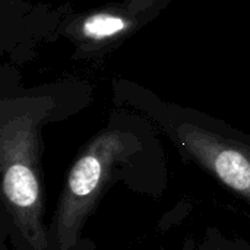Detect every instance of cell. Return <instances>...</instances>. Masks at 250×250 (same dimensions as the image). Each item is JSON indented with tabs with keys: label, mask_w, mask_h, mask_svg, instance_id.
<instances>
[{
	"label": "cell",
	"mask_w": 250,
	"mask_h": 250,
	"mask_svg": "<svg viewBox=\"0 0 250 250\" xmlns=\"http://www.w3.org/2000/svg\"><path fill=\"white\" fill-rule=\"evenodd\" d=\"M42 113L35 108L12 107H3L1 111V196L23 250H48L40 164V120Z\"/></svg>",
	"instance_id": "obj_1"
},
{
	"label": "cell",
	"mask_w": 250,
	"mask_h": 250,
	"mask_svg": "<svg viewBox=\"0 0 250 250\" xmlns=\"http://www.w3.org/2000/svg\"><path fill=\"white\" fill-rule=\"evenodd\" d=\"M135 135L107 129L72 164L48 230V250H82V231L117 168L141 151Z\"/></svg>",
	"instance_id": "obj_2"
},
{
	"label": "cell",
	"mask_w": 250,
	"mask_h": 250,
	"mask_svg": "<svg viewBox=\"0 0 250 250\" xmlns=\"http://www.w3.org/2000/svg\"><path fill=\"white\" fill-rule=\"evenodd\" d=\"M190 161L250 204V136L201 113L146 108Z\"/></svg>",
	"instance_id": "obj_3"
},
{
	"label": "cell",
	"mask_w": 250,
	"mask_h": 250,
	"mask_svg": "<svg viewBox=\"0 0 250 250\" xmlns=\"http://www.w3.org/2000/svg\"><path fill=\"white\" fill-rule=\"evenodd\" d=\"M130 26L127 18L111 12H98L88 16L82 23V35L91 41L103 42L126 32Z\"/></svg>",
	"instance_id": "obj_4"
},
{
	"label": "cell",
	"mask_w": 250,
	"mask_h": 250,
	"mask_svg": "<svg viewBox=\"0 0 250 250\" xmlns=\"http://www.w3.org/2000/svg\"><path fill=\"white\" fill-rule=\"evenodd\" d=\"M202 250H250V246L240 239H226L215 231H209Z\"/></svg>",
	"instance_id": "obj_5"
}]
</instances>
